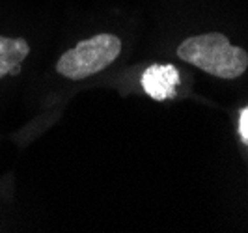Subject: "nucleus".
<instances>
[{
    "instance_id": "f257e3e1",
    "label": "nucleus",
    "mask_w": 248,
    "mask_h": 233,
    "mask_svg": "<svg viewBox=\"0 0 248 233\" xmlns=\"http://www.w3.org/2000/svg\"><path fill=\"white\" fill-rule=\"evenodd\" d=\"M177 56L205 73L233 80L248 69V52L230 43L220 32L186 37L177 47Z\"/></svg>"
},
{
    "instance_id": "f03ea898",
    "label": "nucleus",
    "mask_w": 248,
    "mask_h": 233,
    "mask_svg": "<svg viewBox=\"0 0 248 233\" xmlns=\"http://www.w3.org/2000/svg\"><path fill=\"white\" fill-rule=\"evenodd\" d=\"M120 37L114 34H97L65 50L56 63V71L69 80H82L107 69L120 56Z\"/></svg>"
},
{
    "instance_id": "7ed1b4c3",
    "label": "nucleus",
    "mask_w": 248,
    "mask_h": 233,
    "mask_svg": "<svg viewBox=\"0 0 248 233\" xmlns=\"http://www.w3.org/2000/svg\"><path fill=\"white\" fill-rule=\"evenodd\" d=\"M140 82L149 97L155 101H164L174 97L181 80H179V71L172 63H153L144 71Z\"/></svg>"
},
{
    "instance_id": "20e7f679",
    "label": "nucleus",
    "mask_w": 248,
    "mask_h": 233,
    "mask_svg": "<svg viewBox=\"0 0 248 233\" xmlns=\"http://www.w3.org/2000/svg\"><path fill=\"white\" fill-rule=\"evenodd\" d=\"M30 54V47L23 37L0 36V78L21 73V63Z\"/></svg>"
},
{
    "instance_id": "39448f33",
    "label": "nucleus",
    "mask_w": 248,
    "mask_h": 233,
    "mask_svg": "<svg viewBox=\"0 0 248 233\" xmlns=\"http://www.w3.org/2000/svg\"><path fill=\"white\" fill-rule=\"evenodd\" d=\"M239 135H241V140L248 146V107H245L239 116Z\"/></svg>"
}]
</instances>
